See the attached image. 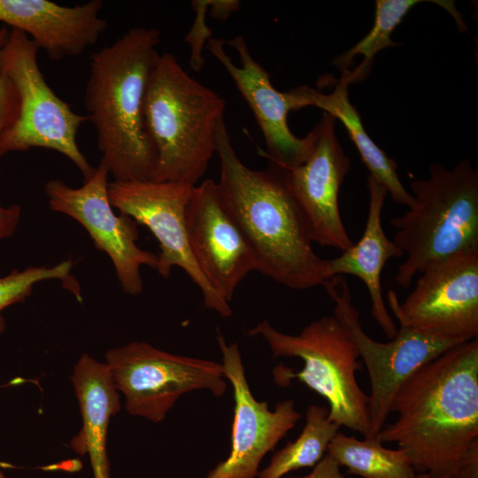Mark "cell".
<instances>
[{
	"mask_svg": "<svg viewBox=\"0 0 478 478\" xmlns=\"http://www.w3.org/2000/svg\"><path fill=\"white\" fill-rule=\"evenodd\" d=\"M376 438L397 443L417 474L451 478L478 457V338L458 343L414 371L399 387Z\"/></svg>",
	"mask_w": 478,
	"mask_h": 478,
	"instance_id": "obj_1",
	"label": "cell"
},
{
	"mask_svg": "<svg viewBox=\"0 0 478 478\" xmlns=\"http://www.w3.org/2000/svg\"><path fill=\"white\" fill-rule=\"evenodd\" d=\"M216 153L222 202L252 248L258 272L291 289L324 286L331 278L290 192L286 170L274 165L251 169L237 156L223 120Z\"/></svg>",
	"mask_w": 478,
	"mask_h": 478,
	"instance_id": "obj_2",
	"label": "cell"
},
{
	"mask_svg": "<svg viewBox=\"0 0 478 478\" xmlns=\"http://www.w3.org/2000/svg\"><path fill=\"white\" fill-rule=\"evenodd\" d=\"M160 32L135 27L90 58L84 105L100 163L113 181H151L156 156L144 123V98Z\"/></svg>",
	"mask_w": 478,
	"mask_h": 478,
	"instance_id": "obj_3",
	"label": "cell"
},
{
	"mask_svg": "<svg viewBox=\"0 0 478 478\" xmlns=\"http://www.w3.org/2000/svg\"><path fill=\"white\" fill-rule=\"evenodd\" d=\"M225 108V99L189 76L173 53H158L143 107L156 156L151 181L196 186L216 153Z\"/></svg>",
	"mask_w": 478,
	"mask_h": 478,
	"instance_id": "obj_4",
	"label": "cell"
},
{
	"mask_svg": "<svg viewBox=\"0 0 478 478\" xmlns=\"http://www.w3.org/2000/svg\"><path fill=\"white\" fill-rule=\"evenodd\" d=\"M411 189L408 210L390 220L393 241L406 255L394 276L402 289L431 263L478 248V170L469 159L451 169L432 164Z\"/></svg>",
	"mask_w": 478,
	"mask_h": 478,
	"instance_id": "obj_5",
	"label": "cell"
},
{
	"mask_svg": "<svg viewBox=\"0 0 478 478\" xmlns=\"http://www.w3.org/2000/svg\"><path fill=\"white\" fill-rule=\"evenodd\" d=\"M249 336H259L274 357H296L303 360L300 371L280 364L273 370L274 382L287 387L297 380L328 403V418L371 437L369 396L358 384L356 372L362 369L358 351L351 336L334 316H323L307 324L297 335L274 328L267 320L248 329Z\"/></svg>",
	"mask_w": 478,
	"mask_h": 478,
	"instance_id": "obj_6",
	"label": "cell"
},
{
	"mask_svg": "<svg viewBox=\"0 0 478 478\" xmlns=\"http://www.w3.org/2000/svg\"><path fill=\"white\" fill-rule=\"evenodd\" d=\"M39 47L25 33L11 28L0 50V73L13 82L19 112L13 127L0 139V157L32 148L56 150L69 158L89 179L95 171L77 143V133L88 116L73 112L52 90L40 69Z\"/></svg>",
	"mask_w": 478,
	"mask_h": 478,
	"instance_id": "obj_7",
	"label": "cell"
},
{
	"mask_svg": "<svg viewBox=\"0 0 478 478\" xmlns=\"http://www.w3.org/2000/svg\"><path fill=\"white\" fill-rule=\"evenodd\" d=\"M105 360L127 412L156 423L189 392L221 397L227 388L221 363L173 354L145 342L112 349Z\"/></svg>",
	"mask_w": 478,
	"mask_h": 478,
	"instance_id": "obj_8",
	"label": "cell"
},
{
	"mask_svg": "<svg viewBox=\"0 0 478 478\" xmlns=\"http://www.w3.org/2000/svg\"><path fill=\"white\" fill-rule=\"evenodd\" d=\"M387 299L401 326L459 343L477 338L478 248L431 263L403 303L393 290Z\"/></svg>",
	"mask_w": 478,
	"mask_h": 478,
	"instance_id": "obj_9",
	"label": "cell"
},
{
	"mask_svg": "<svg viewBox=\"0 0 478 478\" xmlns=\"http://www.w3.org/2000/svg\"><path fill=\"white\" fill-rule=\"evenodd\" d=\"M193 188L170 181H113L108 197L113 208L147 227L158 240L159 275L168 278L173 267L181 268L200 289L204 306L228 318L233 314L230 303L207 281L190 248L186 211Z\"/></svg>",
	"mask_w": 478,
	"mask_h": 478,
	"instance_id": "obj_10",
	"label": "cell"
},
{
	"mask_svg": "<svg viewBox=\"0 0 478 478\" xmlns=\"http://www.w3.org/2000/svg\"><path fill=\"white\" fill-rule=\"evenodd\" d=\"M323 287L335 303L333 315L345 328L366 366L371 382L370 435L376 437L386 424L401 384L420 366L461 343L426 335L401 325L389 342H377L364 331L344 277L335 275Z\"/></svg>",
	"mask_w": 478,
	"mask_h": 478,
	"instance_id": "obj_11",
	"label": "cell"
},
{
	"mask_svg": "<svg viewBox=\"0 0 478 478\" xmlns=\"http://www.w3.org/2000/svg\"><path fill=\"white\" fill-rule=\"evenodd\" d=\"M108 170L101 164L82 186L73 188L59 179L44 187L50 209L82 225L96 248L112 260L124 292L136 296L143 290L141 267L156 269L158 254L141 249L138 224L129 216L117 215L108 197Z\"/></svg>",
	"mask_w": 478,
	"mask_h": 478,
	"instance_id": "obj_12",
	"label": "cell"
},
{
	"mask_svg": "<svg viewBox=\"0 0 478 478\" xmlns=\"http://www.w3.org/2000/svg\"><path fill=\"white\" fill-rule=\"evenodd\" d=\"M216 340L222 355L226 379L234 392V418L228 456L204 478H257L266 454L301 419L292 399L280 401L274 410L251 391L236 343H227L220 332Z\"/></svg>",
	"mask_w": 478,
	"mask_h": 478,
	"instance_id": "obj_13",
	"label": "cell"
},
{
	"mask_svg": "<svg viewBox=\"0 0 478 478\" xmlns=\"http://www.w3.org/2000/svg\"><path fill=\"white\" fill-rule=\"evenodd\" d=\"M206 49L223 66L250 105L263 134L270 164L290 170L303 164L315 144V127L305 137L294 135L287 117L293 111L287 92L278 91L269 73L251 56L242 35L225 41L209 38Z\"/></svg>",
	"mask_w": 478,
	"mask_h": 478,
	"instance_id": "obj_14",
	"label": "cell"
},
{
	"mask_svg": "<svg viewBox=\"0 0 478 478\" xmlns=\"http://www.w3.org/2000/svg\"><path fill=\"white\" fill-rule=\"evenodd\" d=\"M335 120L322 114L312 152L303 164L286 170V178L312 242L344 251L354 243L342 220L338 196L350 159L337 139Z\"/></svg>",
	"mask_w": 478,
	"mask_h": 478,
	"instance_id": "obj_15",
	"label": "cell"
},
{
	"mask_svg": "<svg viewBox=\"0 0 478 478\" xmlns=\"http://www.w3.org/2000/svg\"><path fill=\"white\" fill-rule=\"evenodd\" d=\"M190 248L200 270L228 303L243 280L258 270L255 253L227 212L217 181L194 186L186 211Z\"/></svg>",
	"mask_w": 478,
	"mask_h": 478,
	"instance_id": "obj_16",
	"label": "cell"
},
{
	"mask_svg": "<svg viewBox=\"0 0 478 478\" xmlns=\"http://www.w3.org/2000/svg\"><path fill=\"white\" fill-rule=\"evenodd\" d=\"M103 2L65 6L49 0H0V22L19 30L55 61L81 55L107 27Z\"/></svg>",
	"mask_w": 478,
	"mask_h": 478,
	"instance_id": "obj_17",
	"label": "cell"
},
{
	"mask_svg": "<svg viewBox=\"0 0 478 478\" xmlns=\"http://www.w3.org/2000/svg\"><path fill=\"white\" fill-rule=\"evenodd\" d=\"M366 185L369 205L363 235L339 257L328 259V270L330 277L350 274L364 281L370 296L371 314L386 336L392 339L397 329L382 297L381 276L387 261L400 258L404 253L382 228V214L387 190L369 175Z\"/></svg>",
	"mask_w": 478,
	"mask_h": 478,
	"instance_id": "obj_18",
	"label": "cell"
},
{
	"mask_svg": "<svg viewBox=\"0 0 478 478\" xmlns=\"http://www.w3.org/2000/svg\"><path fill=\"white\" fill-rule=\"evenodd\" d=\"M72 382L82 425L71 447L81 455H89L94 478H110L107 432L111 418L120 410V394L111 371L105 363L85 353L73 367Z\"/></svg>",
	"mask_w": 478,
	"mask_h": 478,
	"instance_id": "obj_19",
	"label": "cell"
},
{
	"mask_svg": "<svg viewBox=\"0 0 478 478\" xmlns=\"http://www.w3.org/2000/svg\"><path fill=\"white\" fill-rule=\"evenodd\" d=\"M348 86L347 81L341 78L335 81L334 89L329 94H323L308 86L291 89L288 94L294 111L314 106L340 120L368 169L369 176L389 193L396 204L410 206L412 197L400 181L396 161L380 149L366 133L359 113L350 101Z\"/></svg>",
	"mask_w": 478,
	"mask_h": 478,
	"instance_id": "obj_20",
	"label": "cell"
},
{
	"mask_svg": "<svg viewBox=\"0 0 478 478\" xmlns=\"http://www.w3.org/2000/svg\"><path fill=\"white\" fill-rule=\"evenodd\" d=\"M376 437L358 440L338 431L327 452L348 474L363 478H416L417 474L405 451L385 448Z\"/></svg>",
	"mask_w": 478,
	"mask_h": 478,
	"instance_id": "obj_21",
	"label": "cell"
},
{
	"mask_svg": "<svg viewBox=\"0 0 478 478\" xmlns=\"http://www.w3.org/2000/svg\"><path fill=\"white\" fill-rule=\"evenodd\" d=\"M422 0H376L374 22L368 34L333 64L343 71L342 79L350 85L366 78L374 56L382 50L398 46L391 34L403 18Z\"/></svg>",
	"mask_w": 478,
	"mask_h": 478,
	"instance_id": "obj_22",
	"label": "cell"
},
{
	"mask_svg": "<svg viewBox=\"0 0 478 478\" xmlns=\"http://www.w3.org/2000/svg\"><path fill=\"white\" fill-rule=\"evenodd\" d=\"M339 429L340 427L329 420L328 408L310 405L299 436L277 451L257 478H283L291 471L313 467L324 457Z\"/></svg>",
	"mask_w": 478,
	"mask_h": 478,
	"instance_id": "obj_23",
	"label": "cell"
},
{
	"mask_svg": "<svg viewBox=\"0 0 478 478\" xmlns=\"http://www.w3.org/2000/svg\"><path fill=\"white\" fill-rule=\"evenodd\" d=\"M72 266V260L67 259L53 266H29L21 271L13 269L7 275L0 276V335L5 329L2 311L9 305L23 302L30 296L34 286L38 282L47 280L61 281L63 287L81 302L79 283L71 274Z\"/></svg>",
	"mask_w": 478,
	"mask_h": 478,
	"instance_id": "obj_24",
	"label": "cell"
},
{
	"mask_svg": "<svg viewBox=\"0 0 478 478\" xmlns=\"http://www.w3.org/2000/svg\"><path fill=\"white\" fill-rule=\"evenodd\" d=\"M19 97L15 85L4 73H0V139L17 121Z\"/></svg>",
	"mask_w": 478,
	"mask_h": 478,
	"instance_id": "obj_25",
	"label": "cell"
},
{
	"mask_svg": "<svg viewBox=\"0 0 478 478\" xmlns=\"http://www.w3.org/2000/svg\"><path fill=\"white\" fill-rule=\"evenodd\" d=\"M209 1H194L193 6L197 12L193 28L186 37V41L192 46L191 66L196 71L202 68L204 59L202 58V49L205 38L209 39L210 30L204 23V12L208 7Z\"/></svg>",
	"mask_w": 478,
	"mask_h": 478,
	"instance_id": "obj_26",
	"label": "cell"
},
{
	"mask_svg": "<svg viewBox=\"0 0 478 478\" xmlns=\"http://www.w3.org/2000/svg\"><path fill=\"white\" fill-rule=\"evenodd\" d=\"M283 478H345L339 464L328 453L313 466L311 473L299 477Z\"/></svg>",
	"mask_w": 478,
	"mask_h": 478,
	"instance_id": "obj_27",
	"label": "cell"
},
{
	"mask_svg": "<svg viewBox=\"0 0 478 478\" xmlns=\"http://www.w3.org/2000/svg\"><path fill=\"white\" fill-rule=\"evenodd\" d=\"M21 210L17 204L4 207L0 204V240L12 235L20 219Z\"/></svg>",
	"mask_w": 478,
	"mask_h": 478,
	"instance_id": "obj_28",
	"label": "cell"
},
{
	"mask_svg": "<svg viewBox=\"0 0 478 478\" xmlns=\"http://www.w3.org/2000/svg\"><path fill=\"white\" fill-rule=\"evenodd\" d=\"M239 4L238 1H209L212 15L218 19H227L232 12L238 9Z\"/></svg>",
	"mask_w": 478,
	"mask_h": 478,
	"instance_id": "obj_29",
	"label": "cell"
},
{
	"mask_svg": "<svg viewBox=\"0 0 478 478\" xmlns=\"http://www.w3.org/2000/svg\"><path fill=\"white\" fill-rule=\"evenodd\" d=\"M9 30L6 26L0 27V50L7 40Z\"/></svg>",
	"mask_w": 478,
	"mask_h": 478,
	"instance_id": "obj_30",
	"label": "cell"
},
{
	"mask_svg": "<svg viewBox=\"0 0 478 478\" xmlns=\"http://www.w3.org/2000/svg\"><path fill=\"white\" fill-rule=\"evenodd\" d=\"M416 478H429L426 474H417Z\"/></svg>",
	"mask_w": 478,
	"mask_h": 478,
	"instance_id": "obj_31",
	"label": "cell"
},
{
	"mask_svg": "<svg viewBox=\"0 0 478 478\" xmlns=\"http://www.w3.org/2000/svg\"><path fill=\"white\" fill-rule=\"evenodd\" d=\"M0 478H7L0 467Z\"/></svg>",
	"mask_w": 478,
	"mask_h": 478,
	"instance_id": "obj_32",
	"label": "cell"
}]
</instances>
